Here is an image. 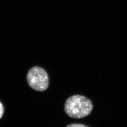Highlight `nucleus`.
Returning <instances> with one entry per match:
<instances>
[{"label": "nucleus", "instance_id": "f257e3e1", "mask_svg": "<svg viewBox=\"0 0 127 127\" xmlns=\"http://www.w3.org/2000/svg\"><path fill=\"white\" fill-rule=\"evenodd\" d=\"M93 109L91 100L84 96L75 95L65 102L64 110L66 114L73 119H82L89 116Z\"/></svg>", "mask_w": 127, "mask_h": 127}, {"label": "nucleus", "instance_id": "f03ea898", "mask_svg": "<svg viewBox=\"0 0 127 127\" xmlns=\"http://www.w3.org/2000/svg\"><path fill=\"white\" fill-rule=\"evenodd\" d=\"M27 78L29 86L36 91H45L49 86L48 74L41 67L34 66L31 68L28 71Z\"/></svg>", "mask_w": 127, "mask_h": 127}, {"label": "nucleus", "instance_id": "7ed1b4c3", "mask_svg": "<svg viewBox=\"0 0 127 127\" xmlns=\"http://www.w3.org/2000/svg\"><path fill=\"white\" fill-rule=\"evenodd\" d=\"M66 127H89L81 124H72L68 125Z\"/></svg>", "mask_w": 127, "mask_h": 127}, {"label": "nucleus", "instance_id": "20e7f679", "mask_svg": "<svg viewBox=\"0 0 127 127\" xmlns=\"http://www.w3.org/2000/svg\"><path fill=\"white\" fill-rule=\"evenodd\" d=\"M4 108L2 104L0 102V119L2 117L3 114Z\"/></svg>", "mask_w": 127, "mask_h": 127}]
</instances>
